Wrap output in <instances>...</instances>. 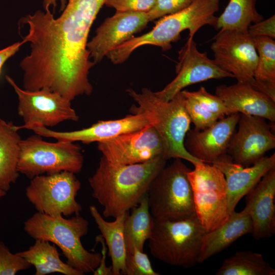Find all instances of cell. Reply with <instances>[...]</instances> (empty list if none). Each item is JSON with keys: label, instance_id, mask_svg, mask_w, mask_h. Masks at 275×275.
<instances>
[{"label": "cell", "instance_id": "1", "mask_svg": "<svg viewBox=\"0 0 275 275\" xmlns=\"http://www.w3.org/2000/svg\"><path fill=\"white\" fill-rule=\"evenodd\" d=\"M105 0H69L57 18L49 9L21 19L30 52L20 63L23 89L47 88L70 101L90 95L89 74L94 65L87 48L89 34Z\"/></svg>", "mask_w": 275, "mask_h": 275}, {"label": "cell", "instance_id": "2", "mask_svg": "<svg viewBox=\"0 0 275 275\" xmlns=\"http://www.w3.org/2000/svg\"><path fill=\"white\" fill-rule=\"evenodd\" d=\"M166 160L161 156L142 163L115 164L102 156L88 181L92 197L103 207V216L116 218L137 206Z\"/></svg>", "mask_w": 275, "mask_h": 275}, {"label": "cell", "instance_id": "3", "mask_svg": "<svg viewBox=\"0 0 275 275\" xmlns=\"http://www.w3.org/2000/svg\"><path fill=\"white\" fill-rule=\"evenodd\" d=\"M219 0H195L185 9L162 17L149 32L128 41L111 50L107 57L114 64H122L137 48L151 45L159 47L166 51L172 43L180 39L181 33L188 30V38H193L202 26L209 25L216 28L219 8Z\"/></svg>", "mask_w": 275, "mask_h": 275}, {"label": "cell", "instance_id": "4", "mask_svg": "<svg viewBox=\"0 0 275 275\" xmlns=\"http://www.w3.org/2000/svg\"><path fill=\"white\" fill-rule=\"evenodd\" d=\"M89 226L87 219L79 214L66 218L37 212L24 222L23 229L35 240L47 241L59 248L67 263L84 274L93 272L101 258L100 253L88 251L81 243Z\"/></svg>", "mask_w": 275, "mask_h": 275}, {"label": "cell", "instance_id": "5", "mask_svg": "<svg viewBox=\"0 0 275 275\" xmlns=\"http://www.w3.org/2000/svg\"><path fill=\"white\" fill-rule=\"evenodd\" d=\"M126 92L138 104L130 108L132 114L144 112L151 116L152 126L161 140L163 157L166 160L179 158L194 165L202 162L192 156L184 145L191 121L181 92L168 101L160 99L154 92L147 88L142 89L141 92H136L130 88Z\"/></svg>", "mask_w": 275, "mask_h": 275}, {"label": "cell", "instance_id": "6", "mask_svg": "<svg viewBox=\"0 0 275 275\" xmlns=\"http://www.w3.org/2000/svg\"><path fill=\"white\" fill-rule=\"evenodd\" d=\"M205 233L196 215L177 221L154 219L149 251L165 263L190 268L199 263Z\"/></svg>", "mask_w": 275, "mask_h": 275}, {"label": "cell", "instance_id": "7", "mask_svg": "<svg viewBox=\"0 0 275 275\" xmlns=\"http://www.w3.org/2000/svg\"><path fill=\"white\" fill-rule=\"evenodd\" d=\"M190 170L182 159L176 158L153 179L147 195L154 219L177 221L196 215L187 177Z\"/></svg>", "mask_w": 275, "mask_h": 275}, {"label": "cell", "instance_id": "8", "mask_svg": "<svg viewBox=\"0 0 275 275\" xmlns=\"http://www.w3.org/2000/svg\"><path fill=\"white\" fill-rule=\"evenodd\" d=\"M83 164L81 148L74 142H48L37 134L21 141L18 171L31 179L62 171L76 174L81 171Z\"/></svg>", "mask_w": 275, "mask_h": 275}, {"label": "cell", "instance_id": "9", "mask_svg": "<svg viewBox=\"0 0 275 275\" xmlns=\"http://www.w3.org/2000/svg\"><path fill=\"white\" fill-rule=\"evenodd\" d=\"M194 166L187 177L196 216L208 232L221 226L229 217L226 181L223 173L212 164L201 162Z\"/></svg>", "mask_w": 275, "mask_h": 275}, {"label": "cell", "instance_id": "10", "mask_svg": "<svg viewBox=\"0 0 275 275\" xmlns=\"http://www.w3.org/2000/svg\"><path fill=\"white\" fill-rule=\"evenodd\" d=\"M75 174L62 171L35 176L26 187L25 196L37 212L63 216L79 215L82 206L76 197L81 183Z\"/></svg>", "mask_w": 275, "mask_h": 275}, {"label": "cell", "instance_id": "11", "mask_svg": "<svg viewBox=\"0 0 275 275\" xmlns=\"http://www.w3.org/2000/svg\"><path fill=\"white\" fill-rule=\"evenodd\" d=\"M6 78L18 98L17 113L24 122L18 129L34 125L53 127L65 121H77L79 117L71 101L47 88L30 91L21 89L9 76Z\"/></svg>", "mask_w": 275, "mask_h": 275}, {"label": "cell", "instance_id": "12", "mask_svg": "<svg viewBox=\"0 0 275 275\" xmlns=\"http://www.w3.org/2000/svg\"><path fill=\"white\" fill-rule=\"evenodd\" d=\"M213 40L211 49L216 64L231 73L237 82L250 84L255 89L258 53L248 32L220 30Z\"/></svg>", "mask_w": 275, "mask_h": 275}, {"label": "cell", "instance_id": "13", "mask_svg": "<svg viewBox=\"0 0 275 275\" xmlns=\"http://www.w3.org/2000/svg\"><path fill=\"white\" fill-rule=\"evenodd\" d=\"M176 76L162 90L155 92L160 99L168 101L184 88L211 79L234 77L220 68L206 52H201L197 47L193 38L187 41L178 52V62L176 66Z\"/></svg>", "mask_w": 275, "mask_h": 275}, {"label": "cell", "instance_id": "14", "mask_svg": "<svg viewBox=\"0 0 275 275\" xmlns=\"http://www.w3.org/2000/svg\"><path fill=\"white\" fill-rule=\"evenodd\" d=\"M98 149L109 162L131 164L163 157V147L152 126L97 143Z\"/></svg>", "mask_w": 275, "mask_h": 275}, {"label": "cell", "instance_id": "15", "mask_svg": "<svg viewBox=\"0 0 275 275\" xmlns=\"http://www.w3.org/2000/svg\"><path fill=\"white\" fill-rule=\"evenodd\" d=\"M238 128L232 136L227 153L244 167L251 166L275 147V135L265 119L240 114Z\"/></svg>", "mask_w": 275, "mask_h": 275}, {"label": "cell", "instance_id": "16", "mask_svg": "<svg viewBox=\"0 0 275 275\" xmlns=\"http://www.w3.org/2000/svg\"><path fill=\"white\" fill-rule=\"evenodd\" d=\"M152 124L151 116L143 112L132 114L116 120L98 121L87 128L71 131H57L39 125L33 126L28 129L42 137L51 138L57 141L71 142L79 141L82 143L90 144L109 140L152 126Z\"/></svg>", "mask_w": 275, "mask_h": 275}, {"label": "cell", "instance_id": "17", "mask_svg": "<svg viewBox=\"0 0 275 275\" xmlns=\"http://www.w3.org/2000/svg\"><path fill=\"white\" fill-rule=\"evenodd\" d=\"M149 21L148 13L142 12H116L106 18L87 44L94 64L102 61L111 50L133 37Z\"/></svg>", "mask_w": 275, "mask_h": 275}, {"label": "cell", "instance_id": "18", "mask_svg": "<svg viewBox=\"0 0 275 275\" xmlns=\"http://www.w3.org/2000/svg\"><path fill=\"white\" fill-rule=\"evenodd\" d=\"M239 118V113H234L204 130L189 129L184 139L186 150L201 161L212 164L227 153Z\"/></svg>", "mask_w": 275, "mask_h": 275}, {"label": "cell", "instance_id": "19", "mask_svg": "<svg viewBox=\"0 0 275 275\" xmlns=\"http://www.w3.org/2000/svg\"><path fill=\"white\" fill-rule=\"evenodd\" d=\"M212 165L224 174L227 184L228 210L235 211L239 201L245 196L269 170L275 168V154L264 156L254 164L244 167L235 162L226 153L215 160Z\"/></svg>", "mask_w": 275, "mask_h": 275}, {"label": "cell", "instance_id": "20", "mask_svg": "<svg viewBox=\"0 0 275 275\" xmlns=\"http://www.w3.org/2000/svg\"><path fill=\"white\" fill-rule=\"evenodd\" d=\"M246 196L242 210L251 217L253 237L259 240L275 233V168L266 173Z\"/></svg>", "mask_w": 275, "mask_h": 275}, {"label": "cell", "instance_id": "21", "mask_svg": "<svg viewBox=\"0 0 275 275\" xmlns=\"http://www.w3.org/2000/svg\"><path fill=\"white\" fill-rule=\"evenodd\" d=\"M215 95L224 102L232 114L239 113L260 117L275 121V101L250 84L237 82L215 88Z\"/></svg>", "mask_w": 275, "mask_h": 275}, {"label": "cell", "instance_id": "22", "mask_svg": "<svg viewBox=\"0 0 275 275\" xmlns=\"http://www.w3.org/2000/svg\"><path fill=\"white\" fill-rule=\"evenodd\" d=\"M252 222L250 215L243 210L231 213L221 226L206 232L202 241L199 263L223 251L237 239L252 234Z\"/></svg>", "mask_w": 275, "mask_h": 275}, {"label": "cell", "instance_id": "23", "mask_svg": "<svg viewBox=\"0 0 275 275\" xmlns=\"http://www.w3.org/2000/svg\"><path fill=\"white\" fill-rule=\"evenodd\" d=\"M89 210L108 250L113 275L124 274L127 251L124 237V224L129 212L119 215L113 222H108L94 205L90 206Z\"/></svg>", "mask_w": 275, "mask_h": 275}, {"label": "cell", "instance_id": "24", "mask_svg": "<svg viewBox=\"0 0 275 275\" xmlns=\"http://www.w3.org/2000/svg\"><path fill=\"white\" fill-rule=\"evenodd\" d=\"M17 126L0 119V189L7 192L19 176L17 165L22 139Z\"/></svg>", "mask_w": 275, "mask_h": 275}, {"label": "cell", "instance_id": "25", "mask_svg": "<svg viewBox=\"0 0 275 275\" xmlns=\"http://www.w3.org/2000/svg\"><path fill=\"white\" fill-rule=\"evenodd\" d=\"M17 253L35 267V275L53 273L64 275L84 274L63 262L56 245L47 241L35 240L34 243L28 249Z\"/></svg>", "mask_w": 275, "mask_h": 275}, {"label": "cell", "instance_id": "26", "mask_svg": "<svg viewBox=\"0 0 275 275\" xmlns=\"http://www.w3.org/2000/svg\"><path fill=\"white\" fill-rule=\"evenodd\" d=\"M127 214L124 224V237L127 252L134 248L143 251L145 242L151 237L154 223L149 209L147 195Z\"/></svg>", "mask_w": 275, "mask_h": 275}, {"label": "cell", "instance_id": "27", "mask_svg": "<svg viewBox=\"0 0 275 275\" xmlns=\"http://www.w3.org/2000/svg\"><path fill=\"white\" fill-rule=\"evenodd\" d=\"M258 53L254 73L255 89L275 101V41L265 36L252 37Z\"/></svg>", "mask_w": 275, "mask_h": 275}, {"label": "cell", "instance_id": "28", "mask_svg": "<svg viewBox=\"0 0 275 275\" xmlns=\"http://www.w3.org/2000/svg\"><path fill=\"white\" fill-rule=\"evenodd\" d=\"M258 0H230L221 15L217 17L216 28L248 32L252 23L263 19L256 9Z\"/></svg>", "mask_w": 275, "mask_h": 275}, {"label": "cell", "instance_id": "29", "mask_svg": "<svg viewBox=\"0 0 275 275\" xmlns=\"http://www.w3.org/2000/svg\"><path fill=\"white\" fill-rule=\"evenodd\" d=\"M275 270L262 254L250 251L237 252L225 259L216 275H274Z\"/></svg>", "mask_w": 275, "mask_h": 275}, {"label": "cell", "instance_id": "30", "mask_svg": "<svg viewBox=\"0 0 275 275\" xmlns=\"http://www.w3.org/2000/svg\"><path fill=\"white\" fill-rule=\"evenodd\" d=\"M181 92L184 98L185 109L191 122L195 126L194 129L204 130L219 120L216 115L204 108L196 100L187 95L183 90Z\"/></svg>", "mask_w": 275, "mask_h": 275}, {"label": "cell", "instance_id": "31", "mask_svg": "<svg viewBox=\"0 0 275 275\" xmlns=\"http://www.w3.org/2000/svg\"><path fill=\"white\" fill-rule=\"evenodd\" d=\"M183 91L196 100L204 108L216 115L219 119L232 114L218 97L208 92L204 87H201L196 91Z\"/></svg>", "mask_w": 275, "mask_h": 275}, {"label": "cell", "instance_id": "32", "mask_svg": "<svg viewBox=\"0 0 275 275\" xmlns=\"http://www.w3.org/2000/svg\"><path fill=\"white\" fill-rule=\"evenodd\" d=\"M125 275H159L153 269L147 254L136 248L127 252L125 258Z\"/></svg>", "mask_w": 275, "mask_h": 275}, {"label": "cell", "instance_id": "33", "mask_svg": "<svg viewBox=\"0 0 275 275\" xmlns=\"http://www.w3.org/2000/svg\"><path fill=\"white\" fill-rule=\"evenodd\" d=\"M31 265L17 253H12L0 240V275H15L29 269Z\"/></svg>", "mask_w": 275, "mask_h": 275}, {"label": "cell", "instance_id": "34", "mask_svg": "<svg viewBox=\"0 0 275 275\" xmlns=\"http://www.w3.org/2000/svg\"><path fill=\"white\" fill-rule=\"evenodd\" d=\"M195 0H156L148 12L150 21L178 12L189 6Z\"/></svg>", "mask_w": 275, "mask_h": 275}, {"label": "cell", "instance_id": "35", "mask_svg": "<svg viewBox=\"0 0 275 275\" xmlns=\"http://www.w3.org/2000/svg\"><path fill=\"white\" fill-rule=\"evenodd\" d=\"M156 0H105L104 5L117 12H142L148 13Z\"/></svg>", "mask_w": 275, "mask_h": 275}, {"label": "cell", "instance_id": "36", "mask_svg": "<svg viewBox=\"0 0 275 275\" xmlns=\"http://www.w3.org/2000/svg\"><path fill=\"white\" fill-rule=\"evenodd\" d=\"M248 33L252 37L265 36L274 39L275 15L251 25L248 29Z\"/></svg>", "mask_w": 275, "mask_h": 275}, {"label": "cell", "instance_id": "37", "mask_svg": "<svg viewBox=\"0 0 275 275\" xmlns=\"http://www.w3.org/2000/svg\"><path fill=\"white\" fill-rule=\"evenodd\" d=\"M96 241L100 242L102 245L101 251V258L99 266L93 272V274L113 275L112 266L107 267L106 265V257L107 248L105 241L101 234L96 237Z\"/></svg>", "mask_w": 275, "mask_h": 275}, {"label": "cell", "instance_id": "38", "mask_svg": "<svg viewBox=\"0 0 275 275\" xmlns=\"http://www.w3.org/2000/svg\"><path fill=\"white\" fill-rule=\"evenodd\" d=\"M25 42L22 40L0 50V74L3 65L11 57L13 56L19 49L20 46Z\"/></svg>", "mask_w": 275, "mask_h": 275}, {"label": "cell", "instance_id": "39", "mask_svg": "<svg viewBox=\"0 0 275 275\" xmlns=\"http://www.w3.org/2000/svg\"><path fill=\"white\" fill-rule=\"evenodd\" d=\"M43 6L45 10L52 7L54 10L58 2L61 4V11H63L66 5V0H42Z\"/></svg>", "mask_w": 275, "mask_h": 275}, {"label": "cell", "instance_id": "40", "mask_svg": "<svg viewBox=\"0 0 275 275\" xmlns=\"http://www.w3.org/2000/svg\"><path fill=\"white\" fill-rule=\"evenodd\" d=\"M7 192L0 189V198L6 196Z\"/></svg>", "mask_w": 275, "mask_h": 275}]
</instances>
